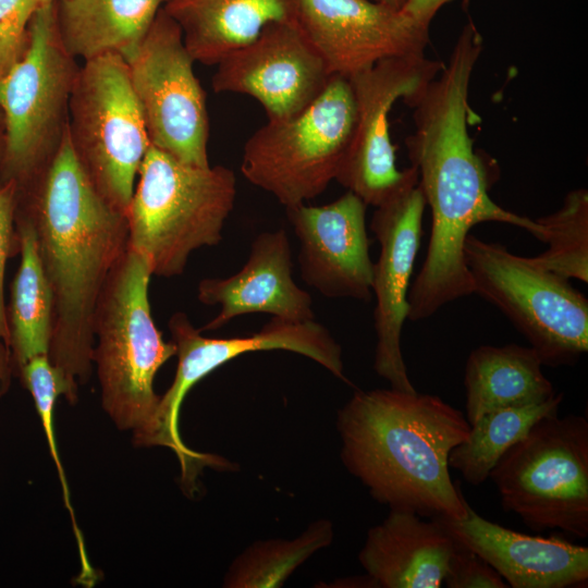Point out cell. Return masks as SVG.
<instances>
[{"label": "cell", "mask_w": 588, "mask_h": 588, "mask_svg": "<svg viewBox=\"0 0 588 588\" xmlns=\"http://www.w3.org/2000/svg\"><path fill=\"white\" fill-rule=\"evenodd\" d=\"M444 65L426 56L391 57L348 77L356 121L335 181L367 206L376 208L407 185L418 182L414 167L396 168L389 113L399 99L405 100L421 90Z\"/></svg>", "instance_id": "7c38bea8"}, {"label": "cell", "mask_w": 588, "mask_h": 588, "mask_svg": "<svg viewBox=\"0 0 588 588\" xmlns=\"http://www.w3.org/2000/svg\"><path fill=\"white\" fill-rule=\"evenodd\" d=\"M78 69L61 41L53 0L37 11L26 51L0 78V184L13 181L22 188L56 155L68 128Z\"/></svg>", "instance_id": "8992f818"}, {"label": "cell", "mask_w": 588, "mask_h": 588, "mask_svg": "<svg viewBox=\"0 0 588 588\" xmlns=\"http://www.w3.org/2000/svg\"><path fill=\"white\" fill-rule=\"evenodd\" d=\"M68 132L90 183L124 213L151 144L123 56L109 52L79 66L70 97Z\"/></svg>", "instance_id": "30bf717a"}, {"label": "cell", "mask_w": 588, "mask_h": 588, "mask_svg": "<svg viewBox=\"0 0 588 588\" xmlns=\"http://www.w3.org/2000/svg\"><path fill=\"white\" fill-rule=\"evenodd\" d=\"M366 209L350 191L323 206L285 208L299 241L301 277L326 297L371 298Z\"/></svg>", "instance_id": "e0dca14e"}, {"label": "cell", "mask_w": 588, "mask_h": 588, "mask_svg": "<svg viewBox=\"0 0 588 588\" xmlns=\"http://www.w3.org/2000/svg\"><path fill=\"white\" fill-rule=\"evenodd\" d=\"M544 228L548 248L528 257L536 266L565 279L588 282V192L567 193L554 212L536 219Z\"/></svg>", "instance_id": "4316f807"}, {"label": "cell", "mask_w": 588, "mask_h": 588, "mask_svg": "<svg viewBox=\"0 0 588 588\" xmlns=\"http://www.w3.org/2000/svg\"><path fill=\"white\" fill-rule=\"evenodd\" d=\"M330 77L324 60L297 22H274L217 64L211 87L218 94L250 96L268 120H280L308 108Z\"/></svg>", "instance_id": "5bb4252c"}, {"label": "cell", "mask_w": 588, "mask_h": 588, "mask_svg": "<svg viewBox=\"0 0 588 588\" xmlns=\"http://www.w3.org/2000/svg\"><path fill=\"white\" fill-rule=\"evenodd\" d=\"M167 0H56L66 51L84 61L115 52L126 58L144 38Z\"/></svg>", "instance_id": "603a6c76"}, {"label": "cell", "mask_w": 588, "mask_h": 588, "mask_svg": "<svg viewBox=\"0 0 588 588\" xmlns=\"http://www.w3.org/2000/svg\"><path fill=\"white\" fill-rule=\"evenodd\" d=\"M16 204V183L10 181L0 184V399L9 391L14 375L4 301V277L8 260L19 254L15 228Z\"/></svg>", "instance_id": "f1b7e54d"}, {"label": "cell", "mask_w": 588, "mask_h": 588, "mask_svg": "<svg viewBox=\"0 0 588 588\" xmlns=\"http://www.w3.org/2000/svg\"><path fill=\"white\" fill-rule=\"evenodd\" d=\"M3 137H4L3 119L0 112V163H1L2 149H3Z\"/></svg>", "instance_id": "836d02e7"}, {"label": "cell", "mask_w": 588, "mask_h": 588, "mask_svg": "<svg viewBox=\"0 0 588 588\" xmlns=\"http://www.w3.org/2000/svg\"><path fill=\"white\" fill-rule=\"evenodd\" d=\"M296 22L331 75L350 77L382 59L425 56L429 26L375 0H297Z\"/></svg>", "instance_id": "2e32d148"}, {"label": "cell", "mask_w": 588, "mask_h": 588, "mask_svg": "<svg viewBox=\"0 0 588 588\" xmlns=\"http://www.w3.org/2000/svg\"><path fill=\"white\" fill-rule=\"evenodd\" d=\"M235 197L231 169L188 164L150 146L124 212L128 247L151 275H181L194 250L220 243Z\"/></svg>", "instance_id": "5b68a950"}, {"label": "cell", "mask_w": 588, "mask_h": 588, "mask_svg": "<svg viewBox=\"0 0 588 588\" xmlns=\"http://www.w3.org/2000/svg\"><path fill=\"white\" fill-rule=\"evenodd\" d=\"M455 546L436 518L390 510L368 530L358 560L377 587L439 588Z\"/></svg>", "instance_id": "ffe728a7"}, {"label": "cell", "mask_w": 588, "mask_h": 588, "mask_svg": "<svg viewBox=\"0 0 588 588\" xmlns=\"http://www.w3.org/2000/svg\"><path fill=\"white\" fill-rule=\"evenodd\" d=\"M439 520L461 546L491 565L513 588H569L588 583V548L558 537L530 536L477 514Z\"/></svg>", "instance_id": "ac0fdd59"}, {"label": "cell", "mask_w": 588, "mask_h": 588, "mask_svg": "<svg viewBox=\"0 0 588 588\" xmlns=\"http://www.w3.org/2000/svg\"><path fill=\"white\" fill-rule=\"evenodd\" d=\"M20 264L7 306L14 373L33 357L48 355L53 297L38 253L33 225L15 212Z\"/></svg>", "instance_id": "cb8c5ba5"}, {"label": "cell", "mask_w": 588, "mask_h": 588, "mask_svg": "<svg viewBox=\"0 0 588 588\" xmlns=\"http://www.w3.org/2000/svg\"><path fill=\"white\" fill-rule=\"evenodd\" d=\"M379 2L394 9L402 10L408 0H378Z\"/></svg>", "instance_id": "d6a6232c"}, {"label": "cell", "mask_w": 588, "mask_h": 588, "mask_svg": "<svg viewBox=\"0 0 588 588\" xmlns=\"http://www.w3.org/2000/svg\"><path fill=\"white\" fill-rule=\"evenodd\" d=\"M16 215L33 225L53 297L48 358L74 404L93 371L94 318L102 290L128 246L125 215L88 180L69 132L50 162L17 189Z\"/></svg>", "instance_id": "7a4b0ae2"}, {"label": "cell", "mask_w": 588, "mask_h": 588, "mask_svg": "<svg viewBox=\"0 0 588 588\" xmlns=\"http://www.w3.org/2000/svg\"><path fill=\"white\" fill-rule=\"evenodd\" d=\"M451 1L453 0H408L402 11L429 26L439 10ZM462 1L464 7L469 3V0Z\"/></svg>", "instance_id": "1f68e13d"}, {"label": "cell", "mask_w": 588, "mask_h": 588, "mask_svg": "<svg viewBox=\"0 0 588 588\" xmlns=\"http://www.w3.org/2000/svg\"><path fill=\"white\" fill-rule=\"evenodd\" d=\"M356 106L347 77L331 75L322 94L299 114L268 120L246 140L241 172L285 208L322 194L350 148Z\"/></svg>", "instance_id": "ba28073f"}, {"label": "cell", "mask_w": 588, "mask_h": 588, "mask_svg": "<svg viewBox=\"0 0 588 588\" xmlns=\"http://www.w3.org/2000/svg\"><path fill=\"white\" fill-rule=\"evenodd\" d=\"M530 346L506 344L474 348L465 365L466 419L505 407L544 402L556 392Z\"/></svg>", "instance_id": "7402d4cb"}, {"label": "cell", "mask_w": 588, "mask_h": 588, "mask_svg": "<svg viewBox=\"0 0 588 588\" xmlns=\"http://www.w3.org/2000/svg\"><path fill=\"white\" fill-rule=\"evenodd\" d=\"M197 298L205 305H220L219 314L199 329L201 332L218 330L237 316L254 313L291 321L315 319L311 296L292 278L290 240L282 229L258 234L238 272L203 279Z\"/></svg>", "instance_id": "d6986e66"}, {"label": "cell", "mask_w": 588, "mask_h": 588, "mask_svg": "<svg viewBox=\"0 0 588 588\" xmlns=\"http://www.w3.org/2000/svg\"><path fill=\"white\" fill-rule=\"evenodd\" d=\"M502 507L535 531L588 536V421L559 413L537 420L490 471Z\"/></svg>", "instance_id": "52a82bcc"}, {"label": "cell", "mask_w": 588, "mask_h": 588, "mask_svg": "<svg viewBox=\"0 0 588 588\" xmlns=\"http://www.w3.org/2000/svg\"><path fill=\"white\" fill-rule=\"evenodd\" d=\"M425 208L418 180L376 207L370 221V230L380 245L371 281L377 335L373 369L391 388L408 392L416 389L403 358L401 335L409 309V281L420 246Z\"/></svg>", "instance_id": "9a60e30c"}, {"label": "cell", "mask_w": 588, "mask_h": 588, "mask_svg": "<svg viewBox=\"0 0 588 588\" xmlns=\"http://www.w3.org/2000/svg\"><path fill=\"white\" fill-rule=\"evenodd\" d=\"M195 62L217 65L274 22H296L297 0H167Z\"/></svg>", "instance_id": "44dd1931"}, {"label": "cell", "mask_w": 588, "mask_h": 588, "mask_svg": "<svg viewBox=\"0 0 588 588\" xmlns=\"http://www.w3.org/2000/svg\"><path fill=\"white\" fill-rule=\"evenodd\" d=\"M53 0H0V78L23 57L30 23Z\"/></svg>", "instance_id": "f546056e"}, {"label": "cell", "mask_w": 588, "mask_h": 588, "mask_svg": "<svg viewBox=\"0 0 588 588\" xmlns=\"http://www.w3.org/2000/svg\"><path fill=\"white\" fill-rule=\"evenodd\" d=\"M124 59L151 146L182 162L210 166L206 94L182 30L163 8Z\"/></svg>", "instance_id": "8fae6325"}, {"label": "cell", "mask_w": 588, "mask_h": 588, "mask_svg": "<svg viewBox=\"0 0 588 588\" xmlns=\"http://www.w3.org/2000/svg\"><path fill=\"white\" fill-rule=\"evenodd\" d=\"M375 1H378V0H375Z\"/></svg>", "instance_id": "e575fe53"}, {"label": "cell", "mask_w": 588, "mask_h": 588, "mask_svg": "<svg viewBox=\"0 0 588 588\" xmlns=\"http://www.w3.org/2000/svg\"><path fill=\"white\" fill-rule=\"evenodd\" d=\"M563 393L537 404L489 412L470 425L467 438L450 453L449 466L474 486L489 479L502 455L540 418L559 413Z\"/></svg>", "instance_id": "d4e9b609"}, {"label": "cell", "mask_w": 588, "mask_h": 588, "mask_svg": "<svg viewBox=\"0 0 588 588\" xmlns=\"http://www.w3.org/2000/svg\"><path fill=\"white\" fill-rule=\"evenodd\" d=\"M482 46L480 32L467 22L448 64L404 100L413 109L415 125L405 145L431 210L427 253L407 297V319L412 321L429 318L444 305L474 294L464 243L476 224L507 223L544 241L542 224L490 198L489 176L468 134L469 85Z\"/></svg>", "instance_id": "6da1fadb"}, {"label": "cell", "mask_w": 588, "mask_h": 588, "mask_svg": "<svg viewBox=\"0 0 588 588\" xmlns=\"http://www.w3.org/2000/svg\"><path fill=\"white\" fill-rule=\"evenodd\" d=\"M464 258L474 294L510 319L543 366L575 365L588 351V301L568 279L471 234Z\"/></svg>", "instance_id": "9c48e42d"}, {"label": "cell", "mask_w": 588, "mask_h": 588, "mask_svg": "<svg viewBox=\"0 0 588 588\" xmlns=\"http://www.w3.org/2000/svg\"><path fill=\"white\" fill-rule=\"evenodd\" d=\"M338 430L345 467L379 503L429 518L467 514L449 456L470 424L438 395L356 391L339 412Z\"/></svg>", "instance_id": "3957f363"}, {"label": "cell", "mask_w": 588, "mask_h": 588, "mask_svg": "<svg viewBox=\"0 0 588 588\" xmlns=\"http://www.w3.org/2000/svg\"><path fill=\"white\" fill-rule=\"evenodd\" d=\"M19 377L24 384V387L29 391L37 414L39 416L50 455L56 465L64 505L69 512L72 527L74 530V536L76 539L77 550L81 559L82 569L88 571L91 565L88 561L86 553L84 539L82 531L78 528L76 523L74 509L71 503L69 485L65 477V471L63 469L61 458L59 455L57 439L54 433V424H53V413L57 399L60 395H64V385L60 373L51 364L48 358V355H38L30 358L19 371Z\"/></svg>", "instance_id": "83f0119b"}, {"label": "cell", "mask_w": 588, "mask_h": 588, "mask_svg": "<svg viewBox=\"0 0 588 588\" xmlns=\"http://www.w3.org/2000/svg\"><path fill=\"white\" fill-rule=\"evenodd\" d=\"M455 541V540H454ZM443 585L449 588H506L501 575L475 552L455 541Z\"/></svg>", "instance_id": "4dcf8cb0"}, {"label": "cell", "mask_w": 588, "mask_h": 588, "mask_svg": "<svg viewBox=\"0 0 588 588\" xmlns=\"http://www.w3.org/2000/svg\"><path fill=\"white\" fill-rule=\"evenodd\" d=\"M175 345L177 366L171 387L160 396L151 445L171 449L181 463L189 460L179 432V416L187 392L203 378L231 359L255 351L284 350L304 355L348 382L343 371L342 348L321 323L291 321L277 317L248 336L215 339L201 335L185 313L173 314L168 322Z\"/></svg>", "instance_id": "4fadbf2b"}, {"label": "cell", "mask_w": 588, "mask_h": 588, "mask_svg": "<svg viewBox=\"0 0 588 588\" xmlns=\"http://www.w3.org/2000/svg\"><path fill=\"white\" fill-rule=\"evenodd\" d=\"M146 261L127 246L102 290L94 318L93 364L103 411L133 443L148 446L160 395L158 370L175 356L151 316Z\"/></svg>", "instance_id": "277c9868"}, {"label": "cell", "mask_w": 588, "mask_h": 588, "mask_svg": "<svg viewBox=\"0 0 588 588\" xmlns=\"http://www.w3.org/2000/svg\"><path fill=\"white\" fill-rule=\"evenodd\" d=\"M332 538V524L318 520L295 539L258 541L233 562L223 586L279 587L311 554L330 544Z\"/></svg>", "instance_id": "484cf974"}]
</instances>
